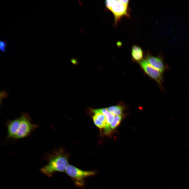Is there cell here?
I'll return each instance as SVG.
<instances>
[{
    "label": "cell",
    "mask_w": 189,
    "mask_h": 189,
    "mask_svg": "<svg viewBox=\"0 0 189 189\" xmlns=\"http://www.w3.org/2000/svg\"><path fill=\"white\" fill-rule=\"evenodd\" d=\"M68 158V155L61 149L55 151L48 156V163L40 170L48 177L56 172H65L69 165Z\"/></svg>",
    "instance_id": "obj_1"
},
{
    "label": "cell",
    "mask_w": 189,
    "mask_h": 189,
    "mask_svg": "<svg viewBox=\"0 0 189 189\" xmlns=\"http://www.w3.org/2000/svg\"><path fill=\"white\" fill-rule=\"evenodd\" d=\"M65 171L72 178L76 186L80 187L84 186L86 178L94 176L96 174L95 171H84L71 165H68Z\"/></svg>",
    "instance_id": "obj_2"
},
{
    "label": "cell",
    "mask_w": 189,
    "mask_h": 189,
    "mask_svg": "<svg viewBox=\"0 0 189 189\" xmlns=\"http://www.w3.org/2000/svg\"><path fill=\"white\" fill-rule=\"evenodd\" d=\"M105 4L106 8L113 13L115 24H117L123 17H130L128 7L123 4L119 0H106Z\"/></svg>",
    "instance_id": "obj_3"
},
{
    "label": "cell",
    "mask_w": 189,
    "mask_h": 189,
    "mask_svg": "<svg viewBox=\"0 0 189 189\" xmlns=\"http://www.w3.org/2000/svg\"><path fill=\"white\" fill-rule=\"evenodd\" d=\"M19 118L20 124L15 139H22L28 136L38 127L37 125L32 123L30 118L27 113H23Z\"/></svg>",
    "instance_id": "obj_4"
},
{
    "label": "cell",
    "mask_w": 189,
    "mask_h": 189,
    "mask_svg": "<svg viewBox=\"0 0 189 189\" xmlns=\"http://www.w3.org/2000/svg\"><path fill=\"white\" fill-rule=\"evenodd\" d=\"M141 69L150 77L155 81L162 89L163 81L162 73L152 66L145 58L138 63Z\"/></svg>",
    "instance_id": "obj_5"
},
{
    "label": "cell",
    "mask_w": 189,
    "mask_h": 189,
    "mask_svg": "<svg viewBox=\"0 0 189 189\" xmlns=\"http://www.w3.org/2000/svg\"><path fill=\"white\" fill-rule=\"evenodd\" d=\"M145 58L149 64L153 67L162 73L166 69L167 67L164 63L162 59L160 56H155L147 52L145 55Z\"/></svg>",
    "instance_id": "obj_6"
},
{
    "label": "cell",
    "mask_w": 189,
    "mask_h": 189,
    "mask_svg": "<svg viewBox=\"0 0 189 189\" xmlns=\"http://www.w3.org/2000/svg\"><path fill=\"white\" fill-rule=\"evenodd\" d=\"M19 117L14 120L9 121L7 123L8 139L15 138L19 129L20 124Z\"/></svg>",
    "instance_id": "obj_7"
},
{
    "label": "cell",
    "mask_w": 189,
    "mask_h": 189,
    "mask_svg": "<svg viewBox=\"0 0 189 189\" xmlns=\"http://www.w3.org/2000/svg\"><path fill=\"white\" fill-rule=\"evenodd\" d=\"M93 119L95 125L99 128H104L109 126L108 124L105 116L101 113H94Z\"/></svg>",
    "instance_id": "obj_8"
},
{
    "label": "cell",
    "mask_w": 189,
    "mask_h": 189,
    "mask_svg": "<svg viewBox=\"0 0 189 189\" xmlns=\"http://www.w3.org/2000/svg\"><path fill=\"white\" fill-rule=\"evenodd\" d=\"M131 54L133 61L139 62L144 58V52L142 48L137 45H134L132 47Z\"/></svg>",
    "instance_id": "obj_9"
},
{
    "label": "cell",
    "mask_w": 189,
    "mask_h": 189,
    "mask_svg": "<svg viewBox=\"0 0 189 189\" xmlns=\"http://www.w3.org/2000/svg\"><path fill=\"white\" fill-rule=\"evenodd\" d=\"M92 112L93 113H100L104 114L105 116L108 125H110L113 121L115 116L109 112L107 108H101L93 109Z\"/></svg>",
    "instance_id": "obj_10"
},
{
    "label": "cell",
    "mask_w": 189,
    "mask_h": 189,
    "mask_svg": "<svg viewBox=\"0 0 189 189\" xmlns=\"http://www.w3.org/2000/svg\"><path fill=\"white\" fill-rule=\"evenodd\" d=\"M107 108L114 116L122 115L124 109L123 107L120 104L111 106Z\"/></svg>",
    "instance_id": "obj_11"
},
{
    "label": "cell",
    "mask_w": 189,
    "mask_h": 189,
    "mask_svg": "<svg viewBox=\"0 0 189 189\" xmlns=\"http://www.w3.org/2000/svg\"><path fill=\"white\" fill-rule=\"evenodd\" d=\"M122 115H118L115 117L113 121L109 125L111 130L115 129L120 124L122 118Z\"/></svg>",
    "instance_id": "obj_12"
},
{
    "label": "cell",
    "mask_w": 189,
    "mask_h": 189,
    "mask_svg": "<svg viewBox=\"0 0 189 189\" xmlns=\"http://www.w3.org/2000/svg\"><path fill=\"white\" fill-rule=\"evenodd\" d=\"M8 96L7 93L5 91H2L1 93V100Z\"/></svg>",
    "instance_id": "obj_13"
},
{
    "label": "cell",
    "mask_w": 189,
    "mask_h": 189,
    "mask_svg": "<svg viewBox=\"0 0 189 189\" xmlns=\"http://www.w3.org/2000/svg\"><path fill=\"white\" fill-rule=\"evenodd\" d=\"M119 1L121 3L124 5L128 7L129 3V0H119Z\"/></svg>",
    "instance_id": "obj_14"
},
{
    "label": "cell",
    "mask_w": 189,
    "mask_h": 189,
    "mask_svg": "<svg viewBox=\"0 0 189 189\" xmlns=\"http://www.w3.org/2000/svg\"><path fill=\"white\" fill-rule=\"evenodd\" d=\"M6 44L3 41L1 42L0 43V48L1 50L2 51H4L5 50V48L6 47Z\"/></svg>",
    "instance_id": "obj_15"
}]
</instances>
